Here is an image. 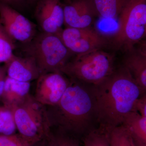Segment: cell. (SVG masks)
I'll return each instance as SVG.
<instances>
[{"instance_id":"1","label":"cell","mask_w":146,"mask_h":146,"mask_svg":"<svg viewBox=\"0 0 146 146\" xmlns=\"http://www.w3.org/2000/svg\"><path fill=\"white\" fill-rule=\"evenodd\" d=\"M96 119L100 128L109 132L121 125L143 94L129 71L123 65L104 80L94 85Z\"/></svg>"},{"instance_id":"2","label":"cell","mask_w":146,"mask_h":146,"mask_svg":"<svg viewBox=\"0 0 146 146\" xmlns=\"http://www.w3.org/2000/svg\"><path fill=\"white\" fill-rule=\"evenodd\" d=\"M69 85L57 104L46 106L51 129L74 136L89 132L96 119L94 85L70 78Z\"/></svg>"},{"instance_id":"3","label":"cell","mask_w":146,"mask_h":146,"mask_svg":"<svg viewBox=\"0 0 146 146\" xmlns=\"http://www.w3.org/2000/svg\"><path fill=\"white\" fill-rule=\"evenodd\" d=\"M114 70L113 56L100 49L76 55L66 63L60 72L70 78L95 85L104 80Z\"/></svg>"},{"instance_id":"4","label":"cell","mask_w":146,"mask_h":146,"mask_svg":"<svg viewBox=\"0 0 146 146\" xmlns=\"http://www.w3.org/2000/svg\"><path fill=\"white\" fill-rule=\"evenodd\" d=\"M12 110L18 133L31 146L49 136L51 127L46 106L29 94Z\"/></svg>"},{"instance_id":"5","label":"cell","mask_w":146,"mask_h":146,"mask_svg":"<svg viewBox=\"0 0 146 146\" xmlns=\"http://www.w3.org/2000/svg\"><path fill=\"white\" fill-rule=\"evenodd\" d=\"M146 35V0H129L119 16L118 28L109 38L115 48L131 49Z\"/></svg>"},{"instance_id":"6","label":"cell","mask_w":146,"mask_h":146,"mask_svg":"<svg viewBox=\"0 0 146 146\" xmlns=\"http://www.w3.org/2000/svg\"><path fill=\"white\" fill-rule=\"evenodd\" d=\"M27 44V56L34 58L41 75L60 72L73 54L57 35L43 32Z\"/></svg>"},{"instance_id":"7","label":"cell","mask_w":146,"mask_h":146,"mask_svg":"<svg viewBox=\"0 0 146 146\" xmlns=\"http://www.w3.org/2000/svg\"><path fill=\"white\" fill-rule=\"evenodd\" d=\"M58 35L68 50L76 55L102 49L110 44L109 38L91 27H67Z\"/></svg>"},{"instance_id":"8","label":"cell","mask_w":146,"mask_h":146,"mask_svg":"<svg viewBox=\"0 0 146 146\" xmlns=\"http://www.w3.org/2000/svg\"><path fill=\"white\" fill-rule=\"evenodd\" d=\"M0 24L14 41L28 44L36 35V25L16 9L0 3Z\"/></svg>"},{"instance_id":"9","label":"cell","mask_w":146,"mask_h":146,"mask_svg":"<svg viewBox=\"0 0 146 146\" xmlns=\"http://www.w3.org/2000/svg\"><path fill=\"white\" fill-rule=\"evenodd\" d=\"M69 82L70 80L60 72L41 75L37 79L33 97L45 106H53L60 101Z\"/></svg>"},{"instance_id":"10","label":"cell","mask_w":146,"mask_h":146,"mask_svg":"<svg viewBox=\"0 0 146 146\" xmlns=\"http://www.w3.org/2000/svg\"><path fill=\"white\" fill-rule=\"evenodd\" d=\"M35 17L44 32L59 35L63 30L64 11L60 0H39Z\"/></svg>"},{"instance_id":"11","label":"cell","mask_w":146,"mask_h":146,"mask_svg":"<svg viewBox=\"0 0 146 146\" xmlns=\"http://www.w3.org/2000/svg\"><path fill=\"white\" fill-rule=\"evenodd\" d=\"M64 24L67 27H91L98 13L92 0H73L63 7Z\"/></svg>"},{"instance_id":"12","label":"cell","mask_w":146,"mask_h":146,"mask_svg":"<svg viewBox=\"0 0 146 146\" xmlns=\"http://www.w3.org/2000/svg\"><path fill=\"white\" fill-rule=\"evenodd\" d=\"M123 66L129 71L143 94L146 90V42L126 51Z\"/></svg>"},{"instance_id":"13","label":"cell","mask_w":146,"mask_h":146,"mask_svg":"<svg viewBox=\"0 0 146 146\" xmlns=\"http://www.w3.org/2000/svg\"><path fill=\"white\" fill-rule=\"evenodd\" d=\"M5 64L7 76L18 81L30 82L37 80L41 75L34 58L29 56L23 57L13 54Z\"/></svg>"},{"instance_id":"14","label":"cell","mask_w":146,"mask_h":146,"mask_svg":"<svg viewBox=\"0 0 146 146\" xmlns=\"http://www.w3.org/2000/svg\"><path fill=\"white\" fill-rule=\"evenodd\" d=\"M31 83L18 81L7 76L1 102L11 107L22 102L29 94Z\"/></svg>"},{"instance_id":"15","label":"cell","mask_w":146,"mask_h":146,"mask_svg":"<svg viewBox=\"0 0 146 146\" xmlns=\"http://www.w3.org/2000/svg\"><path fill=\"white\" fill-rule=\"evenodd\" d=\"M130 133L135 146H146V117L131 111L124 118L122 124Z\"/></svg>"},{"instance_id":"16","label":"cell","mask_w":146,"mask_h":146,"mask_svg":"<svg viewBox=\"0 0 146 146\" xmlns=\"http://www.w3.org/2000/svg\"><path fill=\"white\" fill-rule=\"evenodd\" d=\"M98 16L113 19L119 16L129 0H92Z\"/></svg>"},{"instance_id":"17","label":"cell","mask_w":146,"mask_h":146,"mask_svg":"<svg viewBox=\"0 0 146 146\" xmlns=\"http://www.w3.org/2000/svg\"><path fill=\"white\" fill-rule=\"evenodd\" d=\"M108 133L110 146H135L130 133L123 125L113 128Z\"/></svg>"},{"instance_id":"18","label":"cell","mask_w":146,"mask_h":146,"mask_svg":"<svg viewBox=\"0 0 146 146\" xmlns=\"http://www.w3.org/2000/svg\"><path fill=\"white\" fill-rule=\"evenodd\" d=\"M17 130L12 110L2 105L0 106V134L11 135L15 134Z\"/></svg>"},{"instance_id":"19","label":"cell","mask_w":146,"mask_h":146,"mask_svg":"<svg viewBox=\"0 0 146 146\" xmlns=\"http://www.w3.org/2000/svg\"><path fill=\"white\" fill-rule=\"evenodd\" d=\"M14 45L13 40L0 24V65L7 63L13 56Z\"/></svg>"},{"instance_id":"20","label":"cell","mask_w":146,"mask_h":146,"mask_svg":"<svg viewBox=\"0 0 146 146\" xmlns=\"http://www.w3.org/2000/svg\"><path fill=\"white\" fill-rule=\"evenodd\" d=\"M84 146H110L108 133L102 129L91 130L84 139Z\"/></svg>"},{"instance_id":"21","label":"cell","mask_w":146,"mask_h":146,"mask_svg":"<svg viewBox=\"0 0 146 146\" xmlns=\"http://www.w3.org/2000/svg\"><path fill=\"white\" fill-rule=\"evenodd\" d=\"M55 146H80L76 137L61 131L51 130Z\"/></svg>"},{"instance_id":"22","label":"cell","mask_w":146,"mask_h":146,"mask_svg":"<svg viewBox=\"0 0 146 146\" xmlns=\"http://www.w3.org/2000/svg\"><path fill=\"white\" fill-rule=\"evenodd\" d=\"M0 146H31L19 133L11 135L0 134Z\"/></svg>"},{"instance_id":"23","label":"cell","mask_w":146,"mask_h":146,"mask_svg":"<svg viewBox=\"0 0 146 146\" xmlns=\"http://www.w3.org/2000/svg\"><path fill=\"white\" fill-rule=\"evenodd\" d=\"M132 111L137 112L141 115L146 117V95L141 96L133 104Z\"/></svg>"},{"instance_id":"24","label":"cell","mask_w":146,"mask_h":146,"mask_svg":"<svg viewBox=\"0 0 146 146\" xmlns=\"http://www.w3.org/2000/svg\"><path fill=\"white\" fill-rule=\"evenodd\" d=\"M7 76V72L6 66L5 64L2 66L0 65V102H1L2 96L3 92L4 87Z\"/></svg>"},{"instance_id":"25","label":"cell","mask_w":146,"mask_h":146,"mask_svg":"<svg viewBox=\"0 0 146 146\" xmlns=\"http://www.w3.org/2000/svg\"><path fill=\"white\" fill-rule=\"evenodd\" d=\"M31 146H55V145L50 133L49 136L37 141Z\"/></svg>"},{"instance_id":"26","label":"cell","mask_w":146,"mask_h":146,"mask_svg":"<svg viewBox=\"0 0 146 146\" xmlns=\"http://www.w3.org/2000/svg\"><path fill=\"white\" fill-rule=\"evenodd\" d=\"M26 0H0V3L10 6L13 8H20L24 5Z\"/></svg>"},{"instance_id":"27","label":"cell","mask_w":146,"mask_h":146,"mask_svg":"<svg viewBox=\"0 0 146 146\" xmlns=\"http://www.w3.org/2000/svg\"><path fill=\"white\" fill-rule=\"evenodd\" d=\"M27 1H29L30 2H33L35 1V0H27Z\"/></svg>"}]
</instances>
